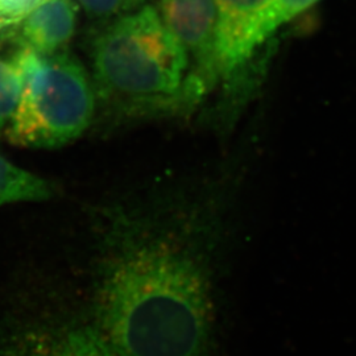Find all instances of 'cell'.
<instances>
[{
	"instance_id": "obj_1",
	"label": "cell",
	"mask_w": 356,
	"mask_h": 356,
	"mask_svg": "<svg viewBox=\"0 0 356 356\" xmlns=\"http://www.w3.org/2000/svg\"><path fill=\"white\" fill-rule=\"evenodd\" d=\"M99 269L97 327L122 356L216 355L211 243L182 211L123 216Z\"/></svg>"
},
{
	"instance_id": "obj_2",
	"label": "cell",
	"mask_w": 356,
	"mask_h": 356,
	"mask_svg": "<svg viewBox=\"0 0 356 356\" xmlns=\"http://www.w3.org/2000/svg\"><path fill=\"white\" fill-rule=\"evenodd\" d=\"M95 98L124 118L160 116L191 108L207 88L156 8L120 16L97 38L92 53Z\"/></svg>"
},
{
	"instance_id": "obj_3",
	"label": "cell",
	"mask_w": 356,
	"mask_h": 356,
	"mask_svg": "<svg viewBox=\"0 0 356 356\" xmlns=\"http://www.w3.org/2000/svg\"><path fill=\"white\" fill-rule=\"evenodd\" d=\"M95 91L86 69L66 51L51 56L32 49L24 88L8 124V139L28 148H57L89 127Z\"/></svg>"
},
{
	"instance_id": "obj_4",
	"label": "cell",
	"mask_w": 356,
	"mask_h": 356,
	"mask_svg": "<svg viewBox=\"0 0 356 356\" xmlns=\"http://www.w3.org/2000/svg\"><path fill=\"white\" fill-rule=\"evenodd\" d=\"M0 356H122L78 319H22L0 330Z\"/></svg>"
},
{
	"instance_id": "obj_5",
	"label": "cell",
	"mask_w": 356,
	"mask_h": 356,
	"mask_svg": "<svg viewBox=\"0 0 356 356\" xmlns=\"http://www.w3.org/2000/svg\"><path fill=\"white\" fill-rule=\"evenodd\" d=\"M159 13L188 53L197 76L207 89L213 88L220 81L216 0H161Z\"/></svg>"
},
{
	"instance_id": "obj_6",
	"label": "cell",
	"mask_w": 356,
	"mask_h": 356,
	"mask_svg": "<svg viewBox=\"0 0 356 356\" xmlns=\"http://www.w3.org/2000/svg\"><path fill=\"white\" fill-rule=\"evenodd\" d=\"M273 3L275 0H216L220 81L229 86L242 78L259 51L257 33Z\"/></svg>"
},
{
	"instance_id": "obj_7",
	"label": "cell",
	"mask_w": 356,
	"mask_h": 356,
	"mask_svg": "<svg viewBox=\"0 0 356 356\" xmlns=\"http://www.w3.org/2000/svg\"><path fill=\"white\" fill-rule=\"evenodd\" d=\"M76 24V0H44L23 20L20 35L36 53L51 56L65 51Z\"/></svg>"
},
{
	"instance_id": "obj_8",
	"label": "cell",
	"mask_w": 356,
	"mask_h": 356,
	"mask_svg": "<svg viewBox=\"0 0 356 356\" xmlns=\"http://www.w3.org/2000/svg\"><path fill=\"white\" fill-rule=\"evenodd\" d=\"M32 48L22 35L0 38V128L8 127L20 101Z\"/></svg>"
},
{
	"instance_id": "obj_9",
	"label": "cell",
	"mask_w": 356,
	"mask_h": 356,
	"mask_svg": "<svg viewBox=\"0 0 356 356\" xmlns=\"http://www.w3.org/2000/svg\"><path fill=\"white\" fill-rule=\"evenodd\" d=\"M51 193L48 181L15 165L0 154V206L44 201L51 198Z\"/></svg>"
},
{
	"instance_id": "obj_10",
	"label": "cell",
	"mask_w": 356,
	"mask_h": 356,
	"mask_svg": "<svg viewBox=\"0 0 356 356\" xmlns=\"http://www.w3.org/2000/svg\"><path fill=\"white\" fill-rule=\"evenodd\" d=\"M321 0H275L268 11L257 33L259 51L267 44L277 31L292 22L294 17L307 11Z\"/></svg>"
},
{
	"instance_id": "obj_11",
	"label": "cell",
	"mask_w": 356,
	"mask_h": 356,
	"mask_svg": "<svg viewBox=\"0 0 356 356\" xmlns=\"http://www.w3.org/2000/svg\"><path fill=\"white\" fill-rule=\"evenodd\" d=\"M86 13L95 19H115L136 11L141 0H76Z\"/></svg>"
},
{
	"instance_id": "obj_12",
	"label": "cell",
	"mask_w": 356,
	"mask_h": 356,
	"mask_svg": "<svg viewBox=\"0 0 356 356\" xmlns=\"http://www.w3.org/2000/svg\"><path fill=\"white\" fill-rule=\"evenodd\" d=\"M44 0H0V19L4 24L19 23L35 11Z\"/></svg>"
},
{
	"instance_id": "obj_13",
	"label": "cell",
	"mask_w": 356,
	"mask_h": 356,
	"mask_svg": "<svg viewBox=\"0 0 356 356\" xmlns=\"http://www.w3.org/2000/svg\"><path fill=\"white\" fill-rule=\"evenodd\" d=\"M3 26H4V23H3V22H1V19H0V29L3 28Z\"/></svg>"
}]
</instances>
